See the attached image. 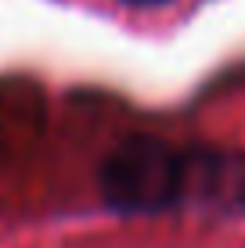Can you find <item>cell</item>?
I'll list each match as a JSON object with an SVG mask.
<instances>
[{"label":"cell","instance_id":"obj_1","mask_svg":"<svg viewBox=\"0 0 245 248\" xmlns=\"http://www.w3.org/2000/svg\"><path fill=\"white\" fill-rule=\"evenodd\" d=\"M98 194L119 216L170 209H245V162L216 148H180L159 133H130L101 158Z\"/></svg>","mask_w":245,"mask_h":248},{"label":"cell","instance_id":"obj_2","mask_svg":"<svg viewBox=\"0 0 245 248\" xmlns=\"http://www.w3.org/2000/svg\"><path fill=\"white\" fill-rule=\"evenodd\" d=\"M126 7H141V11H148V7H163V4H170V0H123Z\"/></svg>","mask_w":245,"mask_h":248}]
</instances>
